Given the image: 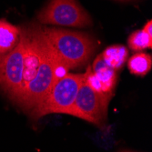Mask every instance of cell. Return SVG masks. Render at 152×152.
Wrapping results in <instances>:
<instances>
[{
    "label": "cell",
    "mask_w": 152,
    "mask_h": 152,
    "mask_svg": "<svg viewBox=\"0 0 152 152\" xmlns=\"http://www.w3.org/2000/svg\"><path fill=\"white\" fill-rule=\"evenodd\" d=\"M43 34L58 61L67 70L86 64L96 48L95 38L82 32L42 27Z\"/></svg>",
    "instance_id": "6da1fadb"
},
{
    "label": "cell",
    "mask_w": 152,
    "mask_h": 152,
    "mask_svg": "<svg viewBox=\"0 0 152 152\" xmlns=\"http://www.w3.org/2000/svg\"><path fill=\"white\" fill-rule=\"evenodd\" d=\"M60 62L56 57L42 31V58L35 77L26 86L15 103L30 112L42 101L57 79L56 68Z\"/></svg>",
    "instance_id": "7a4b0ae2"
},
{
    "label": "cell",
    "mask_w": 152,
    "mask_h": 152,
    "mask_svg": "<svg viewBox=\"0 0 152 152\" xmlns=\"http://www.w3.org/2000/svg\"><path fill=\"white\" fill-rule=\"evenodd\" d=\"M84 74L66 73L57 78L45 96L35 108L29 112L37 119L52 113L70 115Z\"/></svg>",
    "instance_id": "3957f363"
},
{
    "label": "cell",
    "mask_w": 152,
    "mask_h": 152,
    "mask_svg": "<svg viewBox=\"0 0 152 152\" xmlns=\"http://www.w3.org/2000/svg\"><path fill=\"white\" fill-rule=\"evenodd\" d=\"M37 20L43 25L87 27L92 26L88 13L77 0H49L37 15Z\"/></svg>",
    "instance_id": "277c9868"
},
{
    "label": "cell",
    "mask_w": 152,
    "mask_h": 152,
    "mask_svg": "<svg viewBox=\"0 0 152 152\" xmlns=\"http://www.w3.org/2000/svg\"><path fill=\"white\" fill-rule=\"evenodd\" d=\"M24 57L25 44L22 35L15 48L0 56V89L13 101L16 99L22 87Z\"/></svg>",
    "instance_id": "5b68a950"
},
{
    "label": "cell",
    "mask_w": 152,
    "mask_h": 152,
    "mask_svg": "<svg viewBox=\"0 0 152 152\" xmlns=\"http://www.w3.org/2000/svg\"><path fill=\"white\" fill-rule=\"evenodd\" d=\"M109 100L93 90L83 78L70 115L101 127L106 122Z\"/></svg>",
    "instance_id": "8992f818"
},
{
    "label": "cell",
    "mask_w": 152,
    "mask_h": 152,
    "mask_svg": "<svg viewBox=\"0 0 152 152\" xmlns=\"http://www.w3.org/2000/svg\"><path fill=\"white\" fill-rule=\"evenodd\" d=\"M91 69L99 79L103 93L108 98H111V94L117 83V71L106 64L101 54L96 58Z\"/></svg>",
    "instance_id": "52a82bcc"
},
{
    "label": "cell",
    "mask_w": 152,
    "mask_h": 152,
    "mask_svg": "<svg viewBox=\"0 0 152 152\" xmlns=\"http://www.w3.org/2000/svg\"><path fill=\"white\" fill-rule=\"evenodd\" d=\"M21 37V28L5 19H0V56H3L17 47Z\"/></svg>",
    "instance_id": "ba28073f"
},
{
    "label": "cell",
    "mask_w": 152,
    "mask_h": 152,
    "mask_svg": "<svg viewBox=\"0 0 152 152\" xmlns=\"http://www.w3.org/2000/svg\"><path fill=\"white\" fill-rule=\"evenodd\" d=\"M128 55V49L124 46L108 47L103 51V53H101V56L106 64L116 71L119 70L123 66L124 63L127 60Z\"/></svg>",
    "instance_id": "9c48e42d"
},
{
    "label": "cell",
    "mask_w": 152,
    "mask_h": 152,
    "mask_svg": "<svg viewBox=\"0 0 152 152\" xmlns=\"http://www.w3.org/2000/svg\"><path fill=\"white\" fill-rule=\"evenodd\" d=\"M152 58L150 55L145 53L135 54L129 59L128 67L131 74L144 77L151 69Z\"/></svg>",
    "instance_id": "30bf717a"
},
{
    "label": "cell",
    "mask_w": 152,
    "mask_h": 152,
    "mask_svg": "<svg viewBox=\"0 0 152 152\" xmlns=\"http://www.w3.org/2000/svg\"><path fill=\"white\" fill-rule=\"evenodd\" d=\"M129 47L135 51L152 48V37L148 36L143 29L137 30L130 34L128 39Z\"/></svg>",
    "instance_id": "8fae6325"
},
{
    "label": "cell",
    "mask_w": 152,
    "mask_h": 152,
    "mask_svg": "<svg viewBox=\"0 0 152 152\" xmlns=\"http://www.w3.org/2000/svg\"><path fill=\"white\" fill-rule=\"evenodd\" d=\"M148 36L152 37V21L151 20H148L146 25L144 26V27L142 28Z\"/></svg>",
    "instance_id": "7c38bea8"
},
{
    "label": "cell",
    "mask_w": 152,
    "mask_h": 152,
    "mask_svg": "<svg viewBox=\"0 0 152 152\" xmlns=\"http://www.w3.org/2000/svg\"><path fill=\"white\" fill-rule=\"evenodd\" d=\"M120 152H132V151H127V150H123V151H120Z\"/></svg>",
    "instance_id": "4fadbf2b"
}]
</instances>
